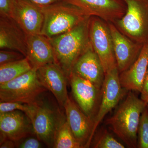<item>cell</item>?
I'll list each match as a JSON object with an SVG mask.
<instances>
[{
    "mask_svg": "<svg viewBox=\"0 0 148 148\" xmlns=\"http://www.w3.org/2000/svg\"><path fill=\"white\" fill-rule=\"evenodd\" d=\"M90 17L69 32L49 38L54 51L55 63L68 78L77 59L91 45L89 30Z\"/></svg>",
    "mask_w": 148,
    "mask_h": 148,
    "instance_id": "6da1fadb",
    "label": "cell"
},
{
    "mask_svg": "<svg viewBox=\"0 0 148 148\" xmlns=\"http://www.w3.org/2000/svg\"><path fill=\"white\" fill-rule=\"evenodd\" d=\"M147 106L141 98L130 92L113 115L106 120V124L130 147H137L140 117Z\"/></svg>",
    "mask_w": 148,
    "mask_h": 148,
    "instance_id": "7a4b0ae2",
    "label": "cell"
},
{
    "mask_svg": "<svg viewBox=\"0 0 148 148\" xmlns=\"http://www.w3.org/2000/svg\"><path fill=\"white\" fill-rule=\"evenodd\" d=\"M41 9L44 21L41 34L48 38L69 32L90 17L64 1Z\"/></svg>",
    "mask_w": 148,
    "mask_h": 148,
    "instance_id": "3957f363",
    "label": "cell"
},
{
    "mask_svg": "<svg viewBox=\"0 0 148 148\" xmlns=\"http://www.w3.org/2000/svg\"><path fill=\"white\" fill-rule=\"evenodd\" d=\"M126 5L124 16L114 22L123 34L135 42L148 43V0H123Z\"/></svg>",
    "mask_w": 148,
    "mask_h": 148,
    "instance_id": "277c9868",
    "label": "cell"
},
{
    "mask_svg": "<svg viewBox=\"0 0 148 148\" xmlns=\"http://www.w3.org/2000/svg\"><path fill=\"white\" fill-rule=\"evenodd\" d=\"M37 69L29 71L10 81L0 85L1 102H18L31 104L47 89L41 83Z\"/></svg>",
    "mask_w": 148,
    "mask_h": 148,
    "instance_id": "5b68a950",
    "label": "cell"
},
{
    "mask_svg": "<svg viewBox=\"0 0 148 148\" xmlns=\"http://www.w3.org/2000/svg\"><path fill=\"white\" fill-rule=\"evenodd\" d=\"M32 104L33 108L29 117L35 135L48 147H53L57 129L66 116L62 114L58 108L40 98Z\"/></svg>",
    "mask_w": 148,
    "mask_h": 148,
    "instance_id": "8992f818",
    "label": "cell"
},
{
    "mask_svg": "<svg viewBox=\"0 0 148 148\" xmlns=\"http://www.w3.org/2000/svg\"><path fill=\"white\" fill-rule=\"evenodd\" d=\"M89 30L90 43L101 60L105 73L117 67L108 22L99 17L90 16Z\"/></svg>",
    "mask_w": 148,
    "mask_h": 148,
    "instance_id": "52a82bcc",
    "label": "cell"
},
{
    "mask_svg": "<svg viewBox=\"0 0 148 148\" xmlns=\"http://www.w3.org/2000/svg\"><path fill=\"white\" fill-rule=\"evenodd\" d=\"M69 80L77 105L94 121L101 103L102 88L73 72L70 74Z\"/></svg>",
    "mask_w": 148,
    "mask_h": 148,
    "instance_id": "ba28073f",
    "label": "cell"
},
{
    "mask_svg": "<svg viewBox=\"0 0 148 148\" xmlns=\"http://www.w3.org/2000/svg\"><path fill=\"white\" fill-rule=\"evenodd\" d=\"M119 74L117 67L105 73L101 103L94 119V134L105 117L117 106L127 93V90L123 88L121 84Z\"/></svg>",
    "mask_w": 148,
    "mask_h": 148,
    "instance_id": "9c48e42d",
    "label": "cell"
},
{
    "mask_svg": "<svg viewBox=\"0 0 148 148\" xmlns=\"http://www.w3.org/2000/svg\"><path fill=\"white\" fill-rule=\"evenodd\" d=\"M82 11L86 15L96 16L114 23L123 17L126 11L123 0H64Z\"/></svg>",
    "mask_w": 148,
    "mask_h": 148,
    "instance_id": "30bf717a",
    "label": "cell"
},
{
    "mask_svg": "<svg viewBox=\"0 0 148 148\" xmlns=\"http://www.w3.org/2000/svg\"><path fill=\"white\" fill-rule=\"evenodd\" d=\"M66 119L73 134L82 148H88L94 134V121L69 97L64 106Z\"/></svg>",
    "mask_w": 148,
    "mask_h": 148,
    "instance_id": "8fae6325",
    "label": "cell"
},
{
    "mask_svg": "<svg viewBox=\"0 0 148 148\" xmlns=\"http://www.w3.org/2000/svg\"><path fill=\"white\" fill-rule=\"evenodd\" d=\"M117 67L119 73L126 71L138 58L144 45L135 42L121 33L113 23L108 22Z\"/></svg>",
    "mask_w": 148,
    "mask_h": 148,
    "instance_id": "7c38bea8",
    "label": "cell"
},
{
    "mask_svg": "<svg viewBox=\"0 0 148 148\" xmlns=\"http://www.w3.org/2000/svg\"><path fill=\"white\" fill-rule=\"evenodd\" d=\"M38 78L42 84L54 95L62 108L69 98L67 90L69 78L55 62L49 63L37 69Z\"/></svg>",
    "mask_w": 148,
    "mask_h": 148,
    "instance_id": "4fadbf2b",
    "label": "cell"
},
{
    "mask_svg": "<svg viewBox=\"0 0 148 148\" xmlns=\"http://www.w3.org/2000/svg\"><path fill=\"white\" fill-rule=\"evenodd\" d=\"M12 19L27 35L41 33L44 21L42 9L27 0H13Z\"/></svg>",
    "mask_w": 148,
    "mask_h": 148,
    "instance_id": "5bb4252c",
    "label": "cell"
},
{
    "mask_svg": "<svg viewBox=\"0 0 148 148\" xmlns=\"http://www.w3.org/2000/svg\"><path fill=\"white\" fill-rule=\"evenodd\" d=\"M0 131L1 136L16 143L35 134L31 120L19 110L0 113Z\"/></svg>",
    "mask_w": 148,
    "mask_h": 148,
    "instance_id": "9a60e30c",
    "label": "cell"
},
{
    "mask_svg": "<svg viewBox=\"0 0 148 148\" xmlns=\"http://www.w3.org/2000/svg\"><path fill=\"white\" fill-rule=\"evenodd\" d=\"M72 72L102 88L105 71L101 60L91 44L77 59Z\"/></svg>",
    "mask_w": 148,
    "mask_h": 148,
    "instance_id": "2e32d148",
    "label": "cell"
},
{
    "mask_svg": "<svg viewBox=\"0 0 148 148\" xmlns=\"http://www.w3.org/2000/svg\"><path fill=\"white\" fill-rule=\"evenodd\" d=\"M26 57L33 68L37 69L49 63H55L52 45L48 38L41 34L27 35Z\"/></svg>",
    "mask_w": 148,
    "mask_h": 148,
    "instance_id": "e0dca14e",
    "label": "cell"
},
{
    "mask_svg": "<svg viewBox=\"0 0 148 148\" xmlns=\"http://www.w3.org/2000/svg\"><path fill=\"white\" fill-rule=\"evenodd\" d=\"M27 35L13 19L1 16L0 48L18 51L26 57Z\"/></svg>",
    "mask_w": 148,
    "mask_h": 148,
    "instance_id": "ac0fdd59",
    "label": "cell"
},
{
    "mask_svg": "<svg viewBox=\"0 0 148 148\" xmlns=\"http://www.w3.org/2000/svg\"><path fill=\"white\" fill-rule=\"evenodd\" d=\"M148 69V43L143 45L137 60L126 71L119 74L123 88L129 91L141 92Z\"/></svg>",
    "mask_w": 148,
    "mask_h": 148,
    "instance_id": "d6986e66",
    "label": "cell"
},
{
    "mask_svg": "<svg viewBox=\"0 0 148 148\" xmlns=\"http://www.w3.org/2000/svg\"><path fill=\"white\" fill-rule=\"evenodd\" d=\"M33 69L28 58L0 65V85L16 78Z\"/></svg>",
    "mask_w": 148,
    "mask_h": 148,
    "instance_id": "ffe728a7",
    "label": "cell"
},
{
    "mask_svg": "<svg viewBox=\"0 0 148 148\" xmlns=\"http://www.w3.org/2000/svg\"><path fill=\"white\" fill-rule=\"evenodd\" d=\"M53 148H82L73 134L66 116L62 121L57 129Z\"/></svg>",
    "mask_w": 148,
    "mask_h": 148,
    "instance_id": "44dd1931",
    "label": "cell"
},
{
    "mask_svg": "<svg viewBox=\"0 0 148 148\" xmlns=\"http://www.w3.org/2000/svg\"><path fill=\"white\" fill-rule=\"evenodd\" d=\"M137 147L148 148V110L147 106L140 117L138 129Z\"/></svg>",
    "mask_w": 148,
    "mask_h": 148,
    "instance_id": "7402d4cb",
    "label": "cell"
},
{
    "mask_svg": "<svg viewBox=\"0 0 148 148\" xmlns=\"http://www.w3.org/2000/svg\"><path fill=\"white\" fill-rule=\"evenodd\" d=\"M95 148H124V145L117 140L107 130H103L93 143Z\"/></svg>",
    "mask_w": 148,
    "mask_h": 148,
    "instance_id": "603a6c76",
    "label": "cell"
},
{
    "mask_svg": "<svg viewBox=\"0 0 148 148\" xmlns=\"http://www.w3.org/2000/svg\"><path fill=\"white\" fill-rule=\"evenodd\" d=\"M32 108V103L27 104L18 102H1L0 103V113L19 110L24 112L29 116Z\"/></svg>",
    "mask_w": 148,
    "mask_h": 148,
    "instance_id": "cb8c5ba5",
    "label": "cell"
},
{
    "mask_svg": "<svg viewBox=\"0 0 148 148\" xmlns=\"http://www.w3.org/2000/svg\"><path fill=\"white\" fill-rule=\"evenodd\" d=\"M25 58L24 54L16 51L1 49L0 65L21 60Z\"/></svg>",
    "mask_w": 148,
    "mask_h": 148,
    "instance_id": "d4e9b609",
    "label": "cell"
},
{
    "mask_svg": "<svg viewBox=\"0 0 148 148\" xmlns=\"http://www.w3.org/2000/svg\"><path fill=\"white\" fill-rule=\"evenodd\" d=\"M13 0H0V15L12 18Z\"/></svg>",
    "mask_w": 148,
    "mask_h": 148,
    "instance_id": "484cf974",
    "label": "cell"
},
{
    "mask_svg": "<svg viewBox=\"0 0 148 148\" xmlns=\"http://www.w3.org/2000/svg\"><path fill=\"white\" fill-rule=\"evenodd\" d=\"M38 138H29L22 141L16 147L20 148H40L42 147Z\"/></svg>",
    "mask_w": 148,
    "mask_h": 148,
    "instance_id": "4316f807",
    "label": "cell"
},
{
    "mask_svg": "<svg viewBox=\"0 0 148 148\" xmlns=\"http://www.w3.org/2000/svg\"><path fill=\"white\" fill-rule=\"evenodd\" d=\"M140 98L147 104L148 103V69L146 73L144 82H143V88L141 92Z\"/></svg>",
    "mask_w": 148,
    "mask_h": 148,
    "instance_id": "83f0119b",
    "label": "cell"
},
{
    "mask_svg": "<svg viewBox=\"0 0 148 148\" xmlns=\"http://www.w3.org/2000/svg\"><path fill=\"white\" fill-rule=\"evenodd\" d=\"M41 8L45 7L64 0H27Z\"/></svg>",
    "mask_w": 148,
    "mask_h": 148,
    "instance_id": "f1b7e54d",
    "label": "cell"
},
{
    "mask_svg": "<svg viewBox=\"0 0 148 148\" xmlns=\"http://www.w3.org/2000/svg\"><path fill=\"white\" fill-rule=\"evenodd\" d=\"M16 147V143L14 141L6 139L1 143V148H13Z\"/></svg>",
    "mask_w": 148,
    "mask_h": 148,
    "instance_id": "f546056e",
    "label": "cell"
},
{
    "mask_svg": "<svg viewBox=\"0 0 148 148\" xmlns=\"http://www.w3.org/2000/svg\"><path fill=\"white\" fill-rule=\"evenodd\" d=\"M147 108L148 110V103L147 104Z\"/></svg>",
    "mask_w": 148,
    "mask_h": 148,
    "instance_id": "4dcf8cb0",
    "label": "cell"
}]
</instances>
